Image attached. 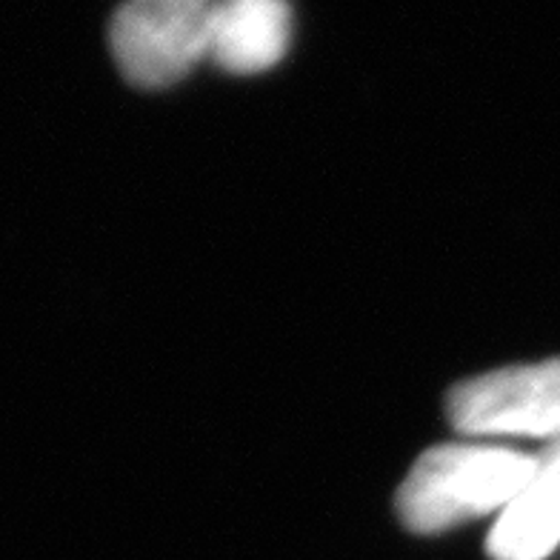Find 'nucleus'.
Instances as JSON below:
<instances>
[{"label": "nucleus", "mask_w": 560, "mask_h": 560, "mask_svg": "<svg viewBox=\"0 0 560 560\" xmlns=\"http://www.w3.org/2000/svg\"><path fill=\"white\" fill-rule=\"evenodd\" d=\"M538 455L498 443H446L423 452L400 483L395 509L400 524L435 535L512 503L529 480Z\"/></svg>", "instance_id": "1"}, {"label": "nucleus", "mask_w": 560, "mask_h": 560, "mask_svg": "<svg viewBox=\"0 0 560 560\" xmlns=\"http://www.w3.org/2000/svg\"><path fill=\"white\" fill-rule=\"evenodd\" d=\"M214 0H126L112 15L109 49L132 86L166 89L209 58Z\"/></svg>", "instance_id": "2"}, {"label": "nucleus", "mask_w": 560, "mask_h": 560, "mask_svg": "<svg viewBox=\"0 0 560 560\" xmlns=\"http://www.w3.org/2000/svg\"><path fill=\"white\" fill-rule=\"evenodd\" d=\"M450 423L472 438L560 441V361L494 369L446 398Z\"/></svg>", "instance_id": "3"}, {"label": "nucleus", "mask_w": 560, "mask_h": 560, "mask_svg": "<svg viewBox=\"0 0 560 560\" xmlns=\"http://www.w3.org/2000/svg\"><path fill=\"white\" fill-rule=\"evenodd\" d=\"M560 546V441L535 460L529 480L503 509L487 538L492 560H546Z\"/></svg>", "instance_id": "4"}, {"label": "nucleus", "mask_w": 560, "mask_h": 560, "mask_svg": "<svg viewBox=\"0 0 560 560\" xmlns=\"http://www.w3.org/2000/svg\"><path fill=\"white\" fill-rule=\"evenodd\" d=\"M292 40L287 0H214L209 58L226 72L255 74L272 69Z\"/></svg>", "instance_id": "5"}]
</instances>
